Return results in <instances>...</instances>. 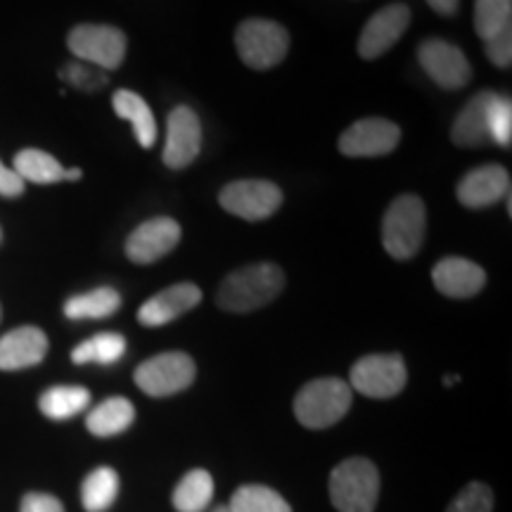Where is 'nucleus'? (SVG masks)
Masks as SVG:
<instances>
[{"label":"nucleus","mask_w":512,"mask_h":512,"mask_svg":"<svg viewBox=\"0 0 512 512\" xmlns=\"http://www.w3.org/2000/svg\"><path fill=\"white\" fill-rule=\"evenodd\" d=\"M235 48L249 69L266 72L280 64L290 50V34L273 19L252 17L235 29Z\"/></svg>","instance_id":"nucleus-5"},{"label":"nucleus","mask_w":512,"mask_h":512,"mask_svg":"<svg viewBox=\"0 0 512 512\" xmlns=\"http://www.w3.org/2000/svg\"><path fill=\"white\" fill-rule=\"evenodd\" d=\"M418 60L420 67L425 69V74L439 88H446V91L465 88L472 79L470 62H467L463 50L453 46V43L441 41V38H427V41H422L418 48Z\"/></svg>","instance_id":"nucleus-10"},{"label":"nucleus","mask_w":512,"mask_h":512,"mask_svg":"<svg viewBox=\"0 0 512 512\" xmlns=\"http://www.w3.org/2000/svg\"><path fill=\"white\" fill-rule=\"evenodd\" d=\"M351 387L339 377H320L304 384L294 399V415L309 430H325L347 415L351 408Z\"/></svg>","instance_id":"nucleus-3"},{"label":"nucleus","mask_w":512,"mask_h":512,"mask_svg":"<svg viewBox=\"0 0 512 512\" xmlns=\"http://www.w3.org/2000/svg\"><path fill=\"white\" fill-rule=\"evenodd\" d=\"M121 306V297L114 287H98L86 294H76L64 304V316L69 320H100L110 318Z\"/></svg>","instance_id":"nucleus-22"},{"label":"nucleus","mask_w":512,"mask_h":512,"mask_svg":"<svg viewBox=\"0 0 512 512\" xmlns=\"http://www.w3.org/2000/svg\"><path fill=\"white\" fill-rule=\"evenodd\" d=\"M214 498V479L207 470H190L174 491L178 512H202Z\"/></svg>","instance_id":"nucleus-27"},{"label":"nucleus","mask_w":512,"mask_h":512,"mask_svg":"<svg viewBox=\"0 0 512 512\" xmlns=\"http://www.w3.org/2000/svg\"><path fill=\"white\" fill-rule=\"evenodd\" d=\"M512 29V0H475V31L482 41Z\"/></svg>","instance_id":"nucleus-29"},{"label":"nucleus","mask_w":512,"mask_h":512,"mask_svg":"<svg viewBox=\"0 0 512 512\" xmlns=\"http://www.w3.org/2000/svg\"><path fill=\"white\" fill-rule=\"evenodd\" d=\"M83 174H81V169H67L64 171V181H79Z\"/></svg>","instance_id":"nucleus-36"},{"label":"nucleus","mask_w":512,"mask_h":512,"mask_svg":"<svg viewBox=\"0 0 512 512\" xmlns=\"http://www.w3.org/2000/svg\"><path fill=\"white\" fill-rule=\"evenodd\" d=\"M489 133L491 140L501 147H510L512 140V102L510 98L496 95L494 105L489 112Z\"/></svg>","instance_id":"nucleus-31"},{"label":"nucleus","mask_w":512,"mask_h":512,"mask_svg":"<svg viewBox=\"0 0 512 512\" xmlns=\"http://www.w3.org/2000/svg\"><path fill=\"white\" fill-rule=\"evenodd\" d=\"M401 128L387 119H361L351 124L339 138V152L347 157H382L396 150Z\"/></svg>","instance_id":"nucleus-13"},{"label":"nucleus","mask_w":512,"mask_h":512,"mask_svg":"<svg viewBox=\"0 0 512 512\" xmlns=\"http://www.w3.org/2000/svg\"><path fill=\"white\" fill-rule=\"evenodd\" d=\"M48 354V337L41 328L24 325L0 337V370L38 366Z\"/></svg>","instance_id":"nucleus-18"},{"label":"nucleus","mask_w":512,"mask_h":512,"mask_svg":"<svg viewBox=\"0 0 512 512\" xmlns=\"http://www.w3.org/2000/svg\"><path fill=\"white\" fill-rule=\"evenodd\" d=\"M183 230L178 221L169 219V216H155V219L143 221L140 226L128 235L124 252L133 264L145 266L155 264L169 252H174L181 242Z\"/></svg>","instance_id":"nucleus-12"},{"label":"nucleus","mask_w":512,"mask_h":512,"mask_svg":"<svg viewBox=\"0 0 512 512\" xmlns=\"http://www.w3.org/2000/svg\"><path fill=\"white\" fill-rule=\"evenodd\" d=\"M228 508L233 512H292L290 503L278 491L259 484L242 486V489L235 491Z\"/></svg>","instance_id":"nucleus-28"},{"label":"nucleus","mask_w":512,"mask_h":512,"mask_svg":"<svg viewBox=\"0 0 512 512\" xmlns=\"http://www.w3.org/2000/svg\"><path fill=\"white\" fill-rule=\"evenodd\" d=\"M19 512H64L62 503L50 494H27L22 498Z\"/></svg>","instance_id":"nucleus-33"},{"label":"nucleus","mask_w":512,"mask_h":512,"mask_svg":"<svg viewBox=\"0 0 512 512\" xmlns=\"http://www.w3.org/2000/svg\"><path fill=\"white\" fill-rule=\"evenodd\" d=\"M214 512H233V510H230V508H228V505H223V508H216Z\"/></svg>","instance_id":"nucleus-38"},{"label":"nucleus","mask_w":512,"mask_h":512,"mask_svg":"<svg viewBox=\"0 0 512 512\" xmlns=\"http://www.w3.org/2000/svg\"><path fill=\"white\" fill-rule=\"evenodd\" d=\"M0 240H3V230H0Z\"/></svg>","instance_id":"nucleus-39"},{"label":"nucleus","mask_w":512,"mask_h":512,"mask_svg":"<svg viewBox=\"0 0 512 512\" xmlns=\"http://www.w3.org/2000/svg\"><path fill=\"white\" fill-rule=\"evenodd\" d=\"M112 105L114 112H117L121 119L131 121L133 133H136L140 147L150 150V147L157 143V121L155 114L150 110V105H147L138 93L128 91V88H121V91L114 93Z\"/></svg>","instance_id":"nucleus-20"},{"label":"nucleus","mask_w":512,"mask_h":512,"mask_svg":"<svg viewBox=\"0 0 512 512\" xmlns=\"http://www.w3.org/2000/svg\"><path fill=\"white\" fill-rule=\"evenodd\" d=\"M456 382H460V377H458V375H448V377H444V384H446V387H451V384H456Z\"/></svg>","instance_id":"nucleus-37"},{"label":"nucleus","mask_w":512,"mask_h":512,"mask_svg":"<svg viewBox=\"0 0 512 512\" xmlns=\"http://www.w3.org/2000/svg\"><path fill=\"white\" fill-rule=\"evenodd\" d=\"M510 195V174L501 164H484L465 174L458 183V202L467 209L494 207Z\"/></svg>","instance_id":"nucleus-15"},{"label":"nucleus","mask_w":512,"mask_h":512,"mask_svg":"<svg viewBox=\"0 0 512 512\" xmlns=\"http://www.w3.org/2000/svg\"><path fill=\"white\" fill-rule=\"evenodd\" d=\"M24 192V181L15 174V169H8L0 162V195L3 197H19Z\"/></svg>","instance_id":"nucleus-34"},{"label":"nucleus","mask_w":512,"mask_h":512,"mask_svg":"<svg viewBox=\"0 0 512 512\" xmlns=\"http://www.w3.org/2000/svg\"><path fill=\"white\" fill-rule=\"evenodd\" d=\"M119 496V475L112 467H98L81 486V503L88 512H105Z\"/></svg>","instance_id":"nucleus-25"},{"label":"nucleus","mask_w":512,"mask_h":512,"mask_svg":"<svg viewBox=\"0 0 512 512\" xmlns=\"http://www.w3.org/2000/svg\"><path fill=\"white\" fill-rule=\"evenodd\" d=\"M64 171L67 169H64L53 155L36 150V147H27V150L17 152L15 157V174L22 178V181L50 185L64 181Z\"/></svg>","instance_id":"nucleus-23"},{"label":"nucleus","mask_w":512,"mask_h":512,"mask_svg":"<svg viewBox=\"0 0 512 512\" xmlns=\"http://www.w3.org/2000/svg\"><path fill=\"white\" fill-rule=\"evenodd\" d=\"M380 496V475L366 458H349L332 470L330 498L339 512H373Z\"/></svg>","instance_id":"nucleus-4"},{"label":"nucleus","mask_w":512,"mask_h":512,"mask_svg":"<svg viewBox=\"0 0 512 512\" xmlns=\"http://www.w3.org/2000/svg\"><path fill=\"white\" fill-rule=\"evenodd\" d=\"M494 91L477 93L467 105L460 110V114L453 121L451 138L458 147H482L491 143L489 133V112L496 100Z\"/></svg>","instance_id":"nucleus-19"},{"label":"nucleus","mask_w":512,"mask_h":512,"mask_svg":"<svg viewBox=\"0 0 512 512\" xmlns=\"http://www.w3.org/2000/svg\"><path fill=\"white\" fill-rule=\"evenodd\" d=\"M408 24H411V8L408 5L392 3L387 8L377 10L366 22V27H363L361 38H358V55L363 60H377V57H382L406 34Z\"/></svg>","instance_id":"nucleus-14"},{"label":"nucleus","mask_w":512,"mask_h":512,"mask_svg":"<svg viewBox=\"0 0 512 512\" xmlns=\"http://www.w3.org/2000/svg\"><path fill=\"white\" fill-rule=\"evenodd\" d=\"M406 363L399 354H370L351 368V384L356 392L370 399H392L406 387Z\"/></svg>","instance_id":"nucleus-8"},{"label":"nucleus","mask_w":512,"mask_h":512,"mask_svg":"<svg viewBox=\"0 0 512 512\" xmlns=\"http://www.w3.org/2000/svg\"><path fill=\"white\" fill-rule=\"evenodd\" d=\"M195 361L183 351H166L140 363L136 370V384L147 396H174L195 382Z\"/></svg>","instance_id":"nucleus-6"},{"label":"nucleus","mask_w":512,"mask_h":512,"mask_svg":"<svg viewBox=\"0 0 512 512\" xmlns=\"http://www.w3.org/2000/svg\"><path fill=\"white\" fill-rule=\"evenodd\" d=\"M285 287L283 268L275 264H254L230 273L219 287L216 304L223 311L247 313L271 304Z\"/></svg>","instance_id":"nucleus-1"},{"label":"nucleus","mask_w":512,"mask_h":512,"mask_svg":"<svg viewBox=\"0 0 512 512\" xmlns=\"http://www.w3.org/2000/svg\"><path fill=\"white\" fill-rule=\"evenodd\" d=\"M126 354V339L117 332H100L72 351V361L76 366L83 363H100V366H112Z\"/></svg>","instance_id":"nucleus-26"},{"label":"nucleus","mask_w":512,"mask_h":512,"mask_svg":"<svg viewBox=\"0 0 512 512\" xmlns=\"http://www.w3.org/2000/svg\"><path fill=\"white\" fill-rule=\"evenodd\" d=\"M136 420V408L124 396H112L93 408L86 418L88 432L95 437H114V434L126 432L131 422Z\"/></svg>","instance_id":"nucleus-21"},{"label":"nucleus","mask_w":512,"mask_h":512,"mask_svg":"<svg viewBox=\"0 0 512 512\" xmlns=\"http://www.w3.org/2000/svg\"><path fill=\"white\" fill-rule=\"evenodd\" d=\"M67 48L83 62L100 69H117L126 60V34L110 24H76L67 36Z\"/></svg>","instance_id":"nucleus-7"},{"label":"nucleus","mask_w":512,"mask_h":512,"mask_svg":"<svg viewBox=\"0 0 512 512\" xmlns=\"http://www.w3.org/2000/svg\"><path fill=\"white\" fill-rule=\"evenodd\" d=\"M202 150V124L195 110L188 105L174 107L166 121V145H164V164L169 169L181 171L200 157Z\"/></svg>","instance_id":"nucleus-11"},{"label":"nucleus","mask_w":512,"mask_h":512,"mask_svg":"<svg viewBox=\"0 0 512 512\" xmlns=\"http://www.w3.org/2000/svg\"><path fill=\"white\" fill-rule=\"evenodd\" d=\"M425 3L441 17H453L460 8V0H425Z\"/></svg>","instance_id":"nucleus-35"},{"label":"nucleus","mask_w":512,"mask_h":512,"mask_svg":"<svg viewBox=\"0 0 512 512\" xmlns=\"http://www.w3.org/2000/svg\"><path fill=\"white\" fill-rule=\"evenodd\" d=\"M427 233L425 202L418 195H401L389 204L382 221V245L396 261H408L420 252Z\"/></svg>","instance_id":"nucleus-2"},{"label":"nucleus","mask_w":512,"mask_h":512,"mask_svg":"<svg viewBox=\"0 0 512 512\" xmlns=\"http://www.w3.org/2000/svg\"><path fill=\"white\" fill-rule=\"evenodd\" d=\"M221 207L245 221H266L283 207V190L271 181H233L221 190Z\"/></svg>","instance_id":"nucleus-9"},{"label":"nucleus","mask_w":512,"mask_h":512,"mask_svg":"<svg viewBox=\"0 0 512 512\" xmlns=\"http://www.w3.org/2000/svg\"><path fill=\"white\" fill-rule=\"evenodd\" d=\"M202 302V290L192 283H178L157 292L138 309V320L145 328H159V325L171 323L183 313L195 309Z\"/></svg>","instance_id":"nucleus-16"},{"label":"nucleus","mask_w":512,"mask_h":512,"mask_svg":"<svg viewBox=\"0 0 512 512\" xmlns=\"http://www.w3.org/2000/svg\"><path fill=\"white\" fill-rule=\"evenodd\" d=\"M434 287L451 299H470L484 290L486 273L475 261L463 256H446L432 271Z\"/></svg>","instance_id":"nucleus-17"},{"label":"nucleus","mask_w":512,"mask_h":512,"mask_svg":"<svg viewBox=\"0 0 512 512\" xmlns=\"http://www.w3.org/2000/svg\"><path fill=\"white\" fill-rule=\"evenodd\" d=\"M0 316H3V309H0Z\"/></svg>","instance_id":"nucleus-40"},{"label":"nucleus","mask_w":512,"mask_h":512,"mask_svg":"<svg viewBox=\"0 0 512 512\" xmlns=\"http://www.w3.org/2000/svg\"><path fill=\"white\" fill-rule=\"evenodd\" d=\"M486 55L496 67H510L512 62V29H505L501 34L486 38Z\"/></svg>","instance_id":"nucleus-32"},{"label":"nucleus","mask_w":512,"mask_h":512,"mask_svg":"<svg viewBox=\"0 0 512 512\" xmlns=\"http://www.w3.org/2000/svg\"><path fill=\"white\" fill-rule=\"evenodd\" d=\"M494 510V494L486 484H467L460 494L453 498L446 512H491Z\"/></svg>","instance_id":"nucleus-30"},{"label":"nucleus","mask_w":512,"mask_h":512,"mask_svg":"<svg viewBox=\"0 0 512 512\" xmlns=\"http://www.w3.org/2000/svg\"><path fill=\"white\" fill-rule=\"evenodd\" d=\"M91 403V392L86 387H50L41 394V413L50 420H69Z\"/></svg>","instance_id":"nucleus-24"}]
</instances>
